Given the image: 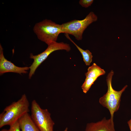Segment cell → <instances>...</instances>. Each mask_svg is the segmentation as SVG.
<instances>
[{
    "label": "cell",
    "mask_w": 131,
    "mask_h": 131,
    "mask_svg": "<svg viewBox=\"0 0 131 131\" xmlns=\"http://www.w3.org/2000/svg\"><path fill=\"white\" fill-rule=\"evenodd\" d=\"M85 131H116L114 121L105 117L101 121L87 123Z\"/></svg>",
    "instance_id": "8"
},
{
    "label": "cell",
    "mask_w": 131,
    "mask_h": 131,
    "mask_svg": "<svg viewBox=\"0 0 131 131\" xmlns=\"http://www.w3.org/2000/svg\"><path fill=\"white\" fill-rule=\"evenodd\" d=\"M31 116L40 131H54L55 123L50 113L47 109L42 108L35 100L31 103Z\"/></svg>",
    "instance_id": "5"
},
{
    "label": "cell",
    "mask_w": 131,
    "mask_h": 131,
    "mask_svg": "<svg viewBox=\"0 0 131 131\" xmlns=\"http://www.w3.org/2000/svg\"><path fill=\"white\" fill-rule=\"evenodd\" d=\"M105 71L94 63L88 69L87 72L85 74L86 78L98 77L105 74Z\"/></svg>",
    "instance_id": "10"
},
{
    "label": "cell",
    "mask_w": 131,
    "mask_h": 131,
    "mask_svg": "<svg viewBox=\"0 0 131 131\" xmlns=\"http://www.w3.org/2000/svg\"><path fill=\"white\" fill-rule=\"evenodd\" d=\"M10 126L9 131H20L18 120Z\"/></svg>",
    "instance_id": "14"
},
{
    "label": "cell",
    "mask_w": 131,
    "mask_h": 131,
    "mask_svg": "<svg viewBox=\"0 0 131 131\" xmlns=\"http://www.w3.org/2000/svg\"><path fill=\"white\" fill-rule=\"evenodd\" d=\"M0 131H9V129L7 130L6 129H3L1 130Z\"/></svg>",
    "instance_id": "16"
},
{
    "label": "cell",
    "mask_w": 131,
    "mask_h": 131,
    "mask_svg": "<svg viewBox=\"0 0 131 131\" xmlns=\"http://www.w3.org/2000/svg\"><path fill=\"white\" fill-rule=\"evenodd\" d=\"M29 67H19L8 60L4 57L3 48L0 44V74L8 72H13L21 74H26Z\"/></svg>",
    "instance_id": "7"
},
{
    "label": "cell",
    "mask_w": 131,
    "mask_h": 131,
    "mask_svg": "<svg viewBox=\"0 0 131 131\" xmlns=\"http://www.w3.org/2000/svg\"></svg>",
    "instance_id": "18"
},
{
    "label": "cell",
    "mask_w": 131,
    "mask_h": 131,
    "mask_svg": "<svg viewBox=\"0 0 131 131\" xmlns=\"http://www.w3.org/2000/svg\"><path fill=\"white\" fill-rule=\"evenodd\" d=\"M97 16L92 11L90 12L82 20H74L62 24V33L72 35L77 40H81L83 33L90 24L97 21Z\"/></svg>",
    "instance_id": "4"
},
{
    "label": "cell",
    "mask_w": 131,
    "mask_h": 131,
    "mask_svg": "<svg viewBox=\"0 0 131 131\" xmlns=\"http://www.w3.org/2000/svg\"><path fill=\"white\" fill-rule=\"evenodd\" d=\"M18 120L21 131H40L28 113L25 114Z\"/></svg>",
    "instance_id": "9"
},
{
    "label": "cell",
    "mask_w": 131,
    "mask_h": 131,
    "mask_svg": "<svg viewBox=\"0 0 131 131\" xmlns=\"http://www.w3.org/2000/svg\"><path fill=\"white\" fill-rule=\"evenodd\" d=\"M71 49L69 44L63 42H53L48 45L47 49L41 53L36 55L32 53L30 54V58L33 59V61L29 67L30 71L29 78L30 79L37 68L52 52L57 50H65L69 52Z\"/></svg>",
    "instance_id": "6"
},
{
    "label": "cell",
    "mask_w": 131,
    "mask_h": 131,
    "mask_svg": "<svg viewBox=\"0 0 131 131\" xmlns=\"http://www.w3.org/2000/svg\"><path fill=\"white\" fill-rule=\"evenodd\" d=\"M114 73L113 71L111 70L108 74L106 77L108 87L107 91L99 98V101L101 105L108 109L110 115V119L113 121L114 113L119 108L122 94L128 87V85H126L121 90L118 91L114 90L112 84V79Z\"/></svg>",
    "instance_id": "2"
},
{
    "label": "cell",
    "mask_w": 131,
    "mask_h": 131,
    "mask_svg": "<svg viewBox=\"0 0 131 131\" xmlns=\"http://www.w3.org/2000/svg\"><path fill=\"white\" fill-rule=\"evenodd\" d=\"M66 37L72 42L76 47L82 55L83 59L86 65L90 66L92 61L93 56L91 53L88 49L84 50L78 46L70 38L69 34L65 33Z\"/></svg>",
    "instance_id": "11"
},
{
    "label": "cell",
    "mask_w": 131,
    "mask_h": 131,
    "mask_svg": "<svg viewBox=\"0 0 131 131\" xmlns=\"http://www.w3.org/2000/svg\"><path fill=\"white\" fill-rule=\"evenodd\" d=\"M93 1V0H80L79 3L82 7L87 8L91 5Z\"/></svg>",
    "instance_id": "13"
},
{
    "label": "cell",
    "mask_w": 131,
    "mask_h": 131,
    "mask_svg": "<svg viewBox=\"0 0 131 131\" xmlns=\"http://www.w3.org/2000/svg\"><path fill=\"white\" fill-rule=\"evenodd\" d=\"M29 103L26 95H23L16 102L6 106L0 115V128L10 126L26 113H28Z\"/></svg>",
    "instance_id": "1"
},
{
    "label": "cell",
    "mask_w": 131,
    "mask_h": 131,
    "mask_svg": "<svg viewBox=\"0 0 131 131\" xmlns=\"http://www.w3.org/2000/svg\"><path fill=\"white\" fill-rule=\"evenodd\" d=\"M127 123L130 130V131H131V119Z\"/></svg>",
    "instance_id": "15"
},
{
    "label": "cell",
    "mask_w": 131,
    "mask_h": 131,
    "mask_svg": "<svg viewBox=\"0 0 131 131\" xmlns=\"http://www.w3.org/2000/svg\"><path fill=\"white\" fill-rule=\"evenodd\" d=\"M33 30L38 39L48 45L56 42L59 35L62 33V26L46 19L36 23Z\"/></svg>",
    "instance_id": "3"
},
{
    "label": "cell",
    "mask_w": 131,
    "mask_h": 131,
    "mask_svg": "<svg viewBox=\"0 0 131 131\" xmlns=\"http://www.w3.org/2000/svg\"><path fill=\"white\" fill-rule=\"evenodd\" d=\"M68 129V128L67 127H66L65 129L63 131H67Z\"/></svg>",
    "instance_id": "17"
},
{
    "label": "cell",
    "mask_w": 131,
    "mask_h": 131,
    "mask_svg": "<svg viewBox=\"0 0 131 131\" xmlns=\"http://www.w3.org/2000/svg\"><path fill=\"white\" fill-rule=\"evenodd\" d=\"M98 78L96 77L85 78L84 82L81 87L82 91L84 93H86L87 92Z\"/></svg>",
    "instance_id": "12"
}]
</instances>
